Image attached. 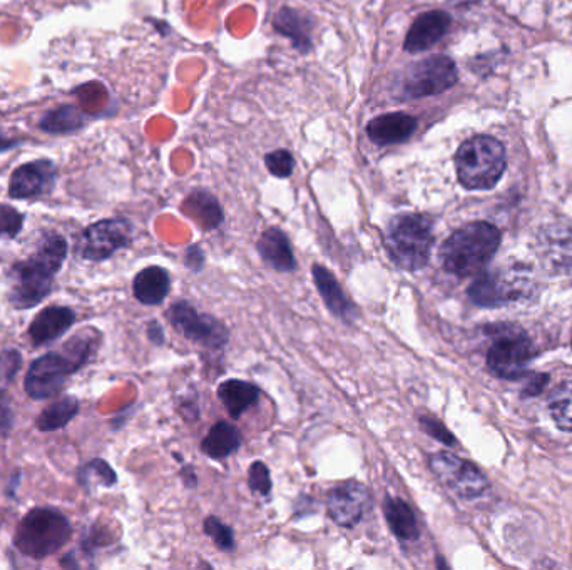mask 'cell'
Wrapping results in <instances>:
<instances>
[{"instance_id": "obj_29", "label": "cell", "mask_w": 572, "mask_h": 570, "mask_svg": "<svg viewBox=\"0 0 572 570\" xmlns=\"http://www.w3.org/2000/svg\"><path fill=\"white\" fill-rule=\"evenodd\" d=\"M265 164L273 176L281 179L290 178L295 169V159L288 149H278V151L266 154Z\"/></svg>"}, {"instance_id": "obj_22", "label": "cell", "mask_w": 572, "mask_h": 570, "mask_svg": "<svg viewBox=\"0 0 572 570\" xmlns=\"http://www.w3.org/2000/svg\"><path fill=\"white\" fill-rule=\"evenodd\" d=\"M384 514L389 524L390 530L395 537L407 542H414L419 539L420 529L415 519L414 510L410 505L399 497H387L384 502Z\"/></svg>"}, {"instance_id": "obj_19", "label": "cell", "mask_w": 572, "mask_h": 570, "mask_svg": "<svg viewBox=\"0 0 572 570\" xmlns=\"http://www.w3.org/2000/svg\"><path fill=\"white\" fill-rule=\"evenodd\" d=\"M273 29L292 41L293 47L302 54L312 51V21L292 7H283L273 17Z\"/></svg>"}, {"instance_id": "obj_4", "label": "cell", "mask_w": 572, "mask_h": 570, "mask_svg": "<svg viewBox=\"0 0 572 570\" xmlns=\"http://www.w3.org/2000/svg\"><path fill=\"white\" fill-rule=\"evenodd\" d=\"M506 151L497 139L474 136L455 154V169L465 189L486 191L501 181L506 171Z\"/></svg>"}, {"instance_id": "obj_21", "label": "cell", "mask_w": 572, "mask_h": 570, "mask_svg": "<svg viewBox=\"0 0 572 570\" xmlns=\"http://www.w3.org/2000/svg\"><path fill=\"white\" fill-rule=\"evenodd\" d=\"M169 286H171V280H169L168 271H164L159 266H149L146 270L139 271L134 278V296L143 305H159L168 296Z\"/></svg>"}, {"instance_id": "obj_25", "label": "cell", "mask_w": 572, "mask_h": 570, "mask_svg": "<svg viewBox=\"0 0 572 570\" xmlns=\"http://www.w3.org/2000/svg\"><path fill=\"white\" fill-rule=\"evenodd\" d=\"M183 208L189 218L196 219L206 230H213L223 221L220 203L206 191H195L189 194L184 201Z\"/></svg>"}, {"instance_id": "obj_23", "label": "cell", "mask_w": 572, "mask_h": 570, "mask_svg": "<svg viewBox=\"0 0 572 570\" xmlns=\"http://www.w3.org/2000/svg\"><path fill=\"white\" fill-rule=\"evenodd\" d=\"M260 397V390L245 380H226L218 387V398L233 418H240Z\"/></svg>"}, {"instance_id": "obj_39", "label": "cell", "mask_w": 572, "mask_h": 570, "mask_svg": "<svg viewBox=\"0 0 572 570\" xmlns=\"http://www.w3.org/2000/svg\"><path fill=\"white\" fill-rule=\"evenodd\" d=\"M179 475H181V479L186 482V485H188L189 489L196 487L195 470L191 469V467H184V469L181 470V474Z\"/></svg>"}, {"instance_id": "obj_17", "label": "cell", "mask_w": 572, "mask_h": 570, "mask_svg": "<svg viewBox=\"0 0 572 570\" xmlns=\"http://www.w3.org/2000/svg\"><path fill=\"white\" fill-rule=\"evenodd\" d=\"M312 275L318 293L325 301L328 310L332 311L337 318L352 323L353 318H355V308H353L352 301L348 300V296L345 295V291L338 283L337 278L333 276L332 271L327 270L322 265H313Z\"/></svg>"}, {"instance_id": "obj_14", "label": "cell", "mask_w": 572, "mask_h": 570, "mask_svg": "<svg viewBox=\"0 0 572 570\" xmlns=\"http://www.w3.org/2000/svg\"><path fill=\"white\" fill-rule=\"evenodd\" d=\"M56 181V166L42 159L34 163L22 164L12 173L9 194L14 199H31L51 191Z\"/></svg>"}, {"instance_id": "obj_33", "label": "cell", "mask_w": 572, "mask_h": 570, "mask_svg": "<svg viewBox=\"0 0 572 570\" xmlns=\"http://www.w3.org/2000/svg\"><path fill=\"white\" fill-rule=\"evenodd\" d=\"M248 485L255 494L270 495L273 484H271L270 470L263 462L251 464L248 470Z\"/></svg>"}, {"instance_id": "obj_35", "label": "cell", "mask_w": 572, "mask_h": 570, "mask_svg": "<svg viewBox=\"0 0 572 570\" xmlns=\"http://www.w3.org/2000/svg\"><path fill=\"white\" fill-rule=\"evenodd\" d=\"M419 423L420 428H422L427 435L435 438V440H439L440 443H444L447 447H454V435H452L439 420H435V418L432 417H420Z\"/></svg>"}, {"instance_id": "obj_38", "label": "cell", "mask_w": 572, "mask_h": 570, "mask_svg": "<svg viewBox=\"0 0 572 570\" xmlns=\"http://www.w3.org/2000/svg\"><path fill=\"white\" fill-rule=\"evenodd\" d=\"M148 335L156 345H161L164 341L163 328H161L156 321H153V323L149 325Z\"/></svg>"}, {"instance_id": "obj_12", "label": "cell", "mask_w": 572, "mask_h": 570, "mask_svg": "<svg viewBox=\"0 0 572 570\" xmlns=\"http://www.w3.org/2000/svg\"><path fill=\"white\" fill-rule=\"evenodd\" d=\"M507 271H487L475 278L469 288V298L475 305L496 308L507 305L509 301L522 298V291L526 290V278H521Z\"/></svg>"}, {"instance_id": "obj_3", "label": "cell", "mask_w": 572, "mask_h": 570, "mask_svg": "<svg viewBox=\"0 0 572 570\" xmlns=\"http://www.w3.org/2000/svg\"><path fill=\"white\" fill-rule=\"evenodd\" d=\"M434 223L425 214L395 216L389 224L385 245L395 265L407 271L424 268L434 246Z\"/></svg>"}, {"instance_id": "obj_9", "label": "cell", "mask_w": 572, "mask_h": 570, "mask_svg": "<svg viewBox=\"0 0 572 570\" xmlns=\"http://www.w3.org/2000/svg\"><path fill=\"white\" fill-rule=\"evenodd\" d=\"M168 320L186 340L211 350L225 347L230 338V333L221 321L211 315H201L184 301H179L169 308Z\"/></svg>"}, {"instance_id": "obj_6", "label": "cell", "mask_w": 572, "mask_h": 570, "mask_svg": "<svg viewBox=\"0 0 572 570\" xmlns=\"http://www.w3.org/2000/svg\"><path fill=\"white\" fill-rule=\"evenodd\" d=\"M459 79L454 61L447 56H430L415 62L405 72L402 89L407 97L439 96Z\"/></svg>"}, {"instance_id": "obj_31", "label": "cell", "mask_w": 572, "mask_h": 570, "mask_svg": "<svg viewBox=\"0 0 572 570\" xmlns=\"http://www.w3.org/2000/svg\"><path fill=\"white\" fill-rule=\"evenodd\" d=\"M79 477L82 482L94 479L98 484L106 485V487L116 484V474L104 460H92L91 464L81 470Z\"/></svg>"}, {"instance_id": "obj_2", "label": "cell", "mask_w": 572, "mask_h": 570, "mask_svg": "<svg viewBox=\"0 0 572 570\" xmlns=\"http://www.w3.org/2000/svg\"><path fill=\"white\" fill-rule=\"evenodd\" d=\"M501 245V231L496 226L475 221L465 224L444 241L439 258L450 275L467 278L481 273Z\"/></svg>"}, {"instance_id": "obj_18", "label": "cell", "mask_w": 572, "mask_h": 570, "mask_svg": "<svg viewBox=\"0 0 572 570\" xmlns=\"http://www.w3.org/2000/svg\"><path fill=\"white\" fill-rule=\"evenodd\" d=\"M76 321V315L67 306H49L34 318L29 335L36 345H46L64 335Z\"/></svg>"}, {"instance_id": "obj_37", "label": "cell", "mask_w": 572, "mask_h": 570, "mask_svg": "<svg viewBox=\"0 0 572 570\" xmlns=\"http://www.w3.org/2000/svg\"><path fill=\"white\" fill-rule=\"evenodd\" d=\"M203 261H205V256H203V253H201L198 246L189 248L188 258H186V265H188L189 268H193V270H200L201 266H203Z\"/></svg>"}, {"instance_id": "obj_7", "label": "cell", "mask_w": 572, "mask_h": 570, "mask_svg": "<svg viewBox=\"0 0 572 570\" xmlns=\"http://www.w3.org/2000/svg\"><path fill=\"white\" fill-rule=\"evenodd\" d=\"M430 469L439 477L440 482L460 499H479L486 494L489 487V482L481 470L454 453H435L430 457Z\"/></svg>"}, {"instance_id": "obj_16", "label": "cell", "mask_w": 572, "mask_h": 570, "mask_svg": "<svg viewBox=\"0 0 572 570\" xmlns=\"http://www.w3.org/2000/svg\"><path fill=\"white\" fill-rule=\"evenodd\" d=\"M417 131V119L407 112H389L372 119L367 126V136L378 146L400 144L412 138Z\"/></svg>"}, {"instance_id": "obj_13", "label": "cell", "mask_w": 572, "mask_h": 570, "mask_svg": "<svg viewBox=\"0 0 572 570\" xmlns=\"http://www.w3.org/2000/svg\"><path fill=\"white\" fill-rule=\"evenodd\" d=\"M370 507V492L357 480H348L333 487L327 495L328 515L335 524L353 529Z\"/></svg>"}, {"instance_id": "obj_15", "label": "cell", "mask_w": 572, "mask_h": 570, "mask_svg": "<svg viewBox=\"0 0 572 570\" xmlns=\"http://www.w3.org/2000/svg\"><path fill=\"white\" fill-rule=\"evenodd\" d=\"M449 14L444 11L425 12L415 19L405 36L404 49L410 54L429 51L449 31Z\"/></svg>"}, {"instance_id": "obj_20", "label": "cell", "mask_w": 572, "mask_h": 570, "mask_svg": "<svg viewBox=\"0 0 572 570\" xmlns=\"http://www.w3.org/2000/svg\"><path fill=\"white\" fill-rule=\"evenodd\" d=\"M256 248L261 260L276 271H293L297 268L290 240L280 228H268L263 231Z\"/></svg>"}, {"instance_id": "obj_10", "label": "cell", "mask_w": 572, "mask_h": 570, "mask_svg": "<svg viewBox=\"0 0 572 570\" xmlns=\"http://www.w3.org/2000/svg\"><path fill=\"white\" fill-rule=\"evenodd\" d=\"M133 228L126 219H103L89 226L77 241V255L87 261H104L129 245Z\"/></svg>"}, {"instance_id": "obj_5", "label": "cell", "mask_w": 572, "mask_h": 570, "mask_svg": "<svg viewBox=\"0 0 572 570\" xmlns=\"http://www.w3.org/2000/svg\"><path fill=\"white\" fill-rule=\"evenodd\" d=\"M71 534L66 515L52 509H34L17 525L14 544L31 559H46L62 549Z\"/></svg>"}, {"instance_id": "obj_11", "label": "cell", "mask_w": 572, "mask_h": 570, "mask_svg": "<svg viewBox=\"0 0 572 570\" xmlns=\"http://www.w3.org/2000/svg\"><path fill=\"white\" fill-rule=\"evenodd\" d=\"M77 372L64 353H47L32 363L26 375L27 395L34 400L56 397L71 373Z\"/></svg>"}, {"instance_id": "obj_30", "label": "cell", "mask_w": 572, "mask_h": 570, "mask_svg": "<svg viewBox=\"0 0 572 570\" xmlns=\"http://www.w3.org/2000/svg\"><path fill=\"white\" fill-rule=\"evenodd\" d=\"M203 527H205V534L211 537V540H213L221 550H233V547H235V534H233L231 527L223 524V522L216 519V517H208Z\"/></svg>"}, {"instance_id": "obj_36", "label": "cell", "mask_w": 572, "mask_h": 570, "mask_svg": "<svg viewBox=\"0 0 572 570\" xmlns=\"http://www.w3.org/2000/svg\"><path fill=\"white\" fill-rule=\"evenodd\" d=\"M14 413H12L11 400L7 393L0 392V437H6L11 432Z\"/></svg>"}, {"instance_id": "obj_24", "label": "cell", "mask_w": 572, "mask_h": 570, "mask_svg": "<svg viewBox=\"0 0 572 570\" xmlns=\"http://www.w3.org/2000/svg\"><path fill=\"white\" fill-rule=\"evenodd\" d=\"M241 437L238 428L228 422H218L201 442V452L210 459L220 460L230 457L240 447Z\"/></svg>"}, {"instance_id": "obj_26", "label": "cell", "mask_w": 572, "mask_h": 570, "mask_svg": "<svg viewBox=\"0 0 572 570\" xmlns=\"http://www.w3.org/2000/svg\"><path fill=\"white\" fill-rule=\"evenodd\" d=\"M79 413V400L76 397H64L52 403L37 417L36 425L41 432H54L66 427Z\"/></svg>"}, {"instance_id": "obj_32", "label": "cell", "mask_w": 572, "mask_h": 570, "mask_svg": "<svg viewBox=\"0 0 572 570\" xmlns=\"http://www.w3.org/2000/svg\"><path fill=\"white\" fill-rule=\"evenodd\" d=\"M24 216L7 204H0V236L16 238L22 230Z\"/></svg>"}, {"instance_id": "obj_27", "label": "cell", "mask_w": 572, "mask_h": 570, "mask_svg": "<svg viewBox=\"0 0 572 570\" xmlns=\"http://www.w3.org/2000/svg\"><path fill=\"white\" fill-rule=\"evenodd\" d=\"M549 412L557 427L572 432V382H567L552 393Z\"/></svg>"}, {"instance_id": "obj_8", "label": "cell", "mask_w": 572, "mask_h": 570, "mask_svg": "<svg viewBox=\"0 0 572 570\" xmlns=\"http://www.w3.org/2000/svg\"><path fill=\"white\" fill-rule=\"evenodd\" d=\"M534 353V343L522 331H502L487 352V365L496 377L521 380Z\"/></svg>"}, {"instance_id": "obj_34", "label": "cell", "mask_w": 572, "mask_h": 570, "mask_svg": "<svg viewBox=\"0 0 572 570\" xmlns=\"http://www.w3.org/2000/svg\"><path fill=\"white\" fill-rule=\"evenodd\" d=\"M22 357L17 350H6L0 353V383H9L14 380L17 372L21 370Z\"/></svg>"}, {"instance_id": "obj_1", "label": "cell", "mask_w": 572, "mask_h": 570, "mask_svg": "<svg viewBox=\"0 0 572 570\" xmlns=\"http://www.w3.org/2000/svg\"><path fill=\"white\" fill-rule=\"evenodd\" d=\"M67 243L61 235L44 236L36 253L12 270L16 285L11 301L16 308H32L41 303L52 290V281L66 260Z\"/></svg>"}, {"instance_id": "obj_28", "label": "cell", "mask_w": 572, "mask_h": 570, "mask_svg": "<svg viewBox=\"0 0 572 570\" xmlns=\"http://www.w3.org/2000/svg\"><path fill=\"white\" fill-rule=\"evenodd\" d=\"M42 129L47 133L64 134L72 133L82 126V114L76 107L67 106L49 112L46 118L42 119Z\"/></svg>"}]
</instances>
